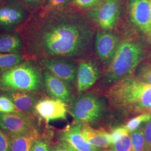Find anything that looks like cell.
Listing matches in <instances>:
<instances>
[{
	"instance_id": "obj_15",
	"label": "cell",
	"mask_w": 151,
	"mask_h": 151,
	"mask_svg": "<svg viewBox=\"0 0 151 151\" xmlns=\"http://www.w3.org/2000/svg\"><path fill=\"white\" fill-rule=\"evenodd\" d=\"M119 45V39L111 32H99L96 36V53L100 59L104 62L111 60Z\"/></svg>"
},
{
	"instance_id": "obj_33",
	"label": "cell",
	"mask_w": 151,
	"mask_h": 151,
	"mask_svg": "<svg viewBox=\"0 0 151 151\" xmlns=\"http://www.w3.org/2000/svg\"><path fill=\"white\" fill-rule=\"evenodd\" d=\"M49 151H72L65 146L58 143L50 146Z\"/></svg>"
},
{
	"instance_id": "obj_22",
	"label": "cell",
	"mask_w": 151,
	"mask_h": 151,
	"mask_svg": "<svg viewBox=\"0 0 151 151\" xmlns=\"http://www.w3.org/2000/svg\"><path fill=\"white\" fill-rule=\"evenodd\" d=\"M109 151H133L130 133H127L112 143L109 147Z\"/></svg>"
},
{
	"instance_id": "obj_14",
	"label": "cell",
	"mask_w": 151,
	"mask_h": 151,
	"mask_svg": "<svg viewBox=\"0 0 151 151\" xmlns=\"http://www.w3.org/2000/svg\"><path fill=\"white\" fill-rule=\"evenodd\" d=\"M5 95L9 97L14 104L17 112L31 114L40 100L35 92L14 89H4Z\"/></svg>"
},
{
	"instance_id": "obj_26",
	"label": "cell",
	"mask_w": 151,
	"mask_h": 151,
	"mask_svg": "<svg viewBox=\"0 0 151 151\" xmlns=\"http://www.w3.org/2000/svg\"><path fill=\"white\" fill-rule=\"evenodd\" d=\"M69 0H44L43 5L44 11H49L62 9Z\"/></svg>"
},
{
	"instance_id": "obj_30",
	"label": "cell",
	"mask_w": 151,
	"mask_h": 151,
	"mask_svg": "<svg viewBox=\"0 0 151 151\" xmlns=\"http://www.w3.org/2000/svg\"><path fill=\"white\" fill-rule=\"evenodd\" d=\"M76 5L81 7H90L96 5L100 0H72Z\"/></svg>"
},
{
	"instance_id": "obj_25",
	"label": "cell",
	"mask_w": 151,
	"mask_h": 151,
	"mask_svg": "<svg viewBox=\"0 0 151 151\" xmlns=\"http://www.w3.org/2000/svg\"><path fill=\"white\" fill-rule=\"evenodd\" d=\"M17 112L14 104L6 95L0 96V113H9Z\"/></svg>"
},
{
	"instance_id": "obj_20",
	"label": "cell",
	"mask_w": 151,
	"mask_h": 151,
	"mask_svg": "<svg viewBox=\"0 0 151 151\" xmlns=\"http://www.w3.org/2000/svg\"><path fill=\"white\" fill-rule=\"evenodd\" d=\"M24 60L21 53H0V70H6L22 63Z\"/></svg>"
},
{
	"instance_id": "obj_36",
	"label": "cell",
	"mask_w": 151,
	"mask_h": 151,
	"mask_svg": "<svg viewBox=\"0 0 151 151\" xmlns=\"http://www.w3.org/2000/svg\"><path fill=\"white\" fill-rule=\"evenodd\" d=\"M150 151H151V150H150Z\"/></svg>"
},
{
	"instance_id": "obj_31",
	"label": "cell",
	"mask_w": 151,
	"mask_h": 151,
	"mask_svg": "<svg viewBox=\"0 0 151 151\" xmlns=\"http://www.w3.org/2000/svg\"><path fill=\"white\" fill-rule=\"evenodd\" d=\"M140 81L151 84V68H147L141 72L138 77Z\"/></svg>"
},
{
	"instance_id": "obj_11",
	"label": "cell",
	"mask_w": 151,
	"mask_h": 151,
	"mask_svg": "<svg viewBox=\"0 0 151 151\" xmlns=\"http://www.w3.org/2000/svg\"><path fill=\"white\" fill-rule=\"evenodd\" d=\"M151 0H130V19L135 27L151 41Z\"/></svg>"
},
{
	"instance_id": "obj_4",
	"label": "cell",
	"mask_w": 151,
	"mask_h": 151,
	"mask_svg": "<svg viewBox=\"0 0 151 151\" xmlns=\"http://www.w3.org/2000/svg\"><path fill=\"white\" fill-rule=\"evenodd\" d=\"M143 56V50L139 43L127 41L119 44L106 71L105 80L114 83L130 76Z\"/></svg>"
},
{
	"instance_id": "obj_35",
	"label": "cell",
	"mask_w": 151,
	"mask_h": 151,
	"mask_svg": "<svg viewBox=\"0 0 151 151\" xmlns=\"http://www.w3.org/2000/svg\"></svg>"
},
{
	"instance_id": "obj_3",
	"label": "cell",
	"mask_w": 151,
	"mask_h": 151,
	"mask_svg": "<svg viewBox=\"0 0 151 151\" xmlns=\"http://www.w3.org/2000/svg\"><path fill=\"white\" fill-rule=\"evenodd\" d=\"M0 86L4 89L40 91L44 86L43 77L38 65L32 60H27L1 71Z\"/></svg>"
},
{
	"instance_id": "obj_2",
	"label": "cell",
	"mask_w": 151,
	"mask_h": 151,
	"mask_svg": "<svg viewBox=\"0 0 151 151\" xmlns=\"http://www.w3.org/2000/svg\"><path fill=\"white\" fill-rule=\"evenodd\" d=\"M106 95L110 106L124 117L151 113V84L137 77L129 76L115 82Z\"/></svg>"
},
{
	"instance_id": "obj_23",
	"label": "cell",
	"mask_w": 151,
	"mask_h": 151,
	"mask_svg": "<svg viewBox=\"0 0 151 151\" xmlns=\"http://www.w3.org/2000/svg\"><path fill=\"white\" fill-rule=\"evenodd\" d=\"M151 113H145L139 114L138 115L130 119L124 125L126 129L130 133L140 128L142 124H145L151 119Z\"/></svg>"
},
{
	"instance_id": "obj_32",
	"label": "cell",
	"mask_w": 151,
	"mask_h": 151,
	"mask_svg": "<svg viewBox=\"0 0 151 151\" xmlns=\"http://www.w3.org/2000/svg\"><path fill=\"white\" fill-rule=\"evenodd\" d=\"M22 1L27 9L30 11H32L43 4L44 0H22Z\"/></svg>"
},
{
	"instance_id": "obj_17",
	"label": "cell",
	"mask_w": 151,
	"mask_h": 151,
	"mask_svg": "<svg viewBox=\"0 0 151 151\" xmlns=\"http://www.w3.org/2000/svg\"><path fill=\"white\" fill-rule=\"evenodd\" d=\"M81 134L87 142L93 147L107 149L110 145V134L103 129H94L89 124H82Z\"/></svg>"
},
{
	"instance_id": "obj_10",
	"label": "cell",
	"mask_w": 151,
	"mask_h": 151,
	"mask_svg": "<svg viewBox=\"0 0 151 151\" xmlns=\"http://www.w3.org/2000/svg\"><path fill=\"white\" fill-rule=\"evenodd\" d=\"M82 124L73 122L67 125L58 133L59 143L72 151H102L89 144L81 134Z\"/></svg>"
},
{
	"instance_id": "obj_5",
	"label": "cell",
	"mask_w": 151,
	"mask_h": 151,
	"mask_svg": "<svg viewBox=\"0 0 151 151\" xmlns=\"http://www.w3.org/2000/svg\"><path fill=\"white\" fill-rule=\"evenodd\" d=\"M105 111V106L103 100L90 93L77 98L69 110L73 122L82 124L96 123L103 117Z\"/></svg>"
},
{
	"instance_id": "obj_21",
	"label": "cell",
	"mask_w": 151,
	"mask_h": 151,
	"mask_svg": "<svg viewBox=\"0 0 151 151\" xmlns=\"http://www.w3.org/2000/svg\"><path fill=\"white\" fill-rule=\"evenodd\" d=\"M132 151H147L143 127H140L130 133Z\"/></svg>"
},
{
	"instance_id": "obj_16",
	"label": "cell",
	"mask_w": 151,
	"mask_h": 151,
	"mask_svg": "<svg viewBox=\"0 0 151 151\" xmlns=\"http://www.w3.org/2000/svg\"><path fill=\"white\" fill-rule=\"evenodd\" d=\"M99 77V72L95 65L88 62L80 63L76 75L78 91H85L90 88L96 82Z\"/></svg>"
},
{
	"instance_id": "obj_9",
	"label": "cell",
	"mask_w": 151,
	"mask_h": 151,
	"mask_svg": "<svg viewBox=\"0 0 151 151\" xmlns=\"http://www.w3.org/2000/svg\"><path fill=\"white\" fill-rule=\"evenodd\" d=\"M0 127L9 137L19 135L35 128L30 114L14 112L0 113Z\"/></svg>"
},
{
	"instance_id": "obj_24",
	"label": "cell",
	"mask_w": 151,
	"mask_h": 151,
	"mask_svg": "<svg viewBox=\"0 0 151 151\" xmlns=\"http://www.w3.org/2000/svg\"><path fill=\"white\" fill-rule=\"evenodd\" d=\"M50 146V137L44 134L34 141L30 151H49Z\"/></svg>"
},
{
	"instance_id": "obj_18",
	"label": "cell",
	"mask_w": 151,
	"mask_h": 151,
	"mask_svg": "<svg viewBox=\"0 0 151 151\" xmlns=\"http://www.w3.org/2000/svg\"><path fill=\"white\" fill-rule=\"evenodd\" d=\"M25 48L20 35L16 32L0 34V53H19Z\"/></svg>"
},
{
	"instance_id": "obj_13",
	"label": "cell",
	"mask_w": 151,
	"mask_h": 151,
	"mask_svg": "<svg viewBox=\"0 0 151 151\" xmlns=\"http://www.w3.org/2000/svg\"><path fill=\"white\" fill-rule=\"evenodd\" d=\"M44 86L51 97L59 99L67 104L72 103L73 97L67 83L45 70L43 75Z\"/></svg>"
},
{
	"instance_id": "obj_28",
	"label": "cell",
	"mask_w": 151,
	"mask_h": 151,
	"mask_svg": "<svg viewBox=\"0 0 151 151\" xmlns=\"http://www.w3.org/2000/svg\"><path fill=\"white\" fill-rule=\"evenodd\" d=\"M127 133H129V132L126 129L124 125L118 127L115 129H113L109 133L111 144Z\"/></svg>"
},
{
	"instance_id": "obj_1",
	"label": "cell",
	"mask_w": 151,
	"mask_h": 151,
	"mask_svg": "<svg viewBox=\"0 0 151 151\" xmlns=\"http://www.w3.org/2000/svg\"><path fill=\"white\" fill-rule=\"evenodd\" d=\"M91 25L63 8L44 11L32 19L24 34V47L30 55L44 57H81L90 49Z\"/></svg>"
},
{
	"instance_id": "obj_29",
	"label": "cell",
	"mask_w": 151,
	"mask_h": 151,
	"mask_svg": "<svg viewBox=\"0 0 151 151\" xmlns=\"http://www.w3.org/2000/svg\"><path fill=\"white\" fill-rule=\"evenodd\" d=\"M143 129L146 139L147 151H150L151 149V118L145 123V125L143 127Z\"/></svg>"
},
{
	"instance_id": "obj_6",
	"label": "cell",
	"mask_w": 151,
	"mask_h": 151,
	"mask_svg": "<svg viewBox=\"0 0 151 151\" xmlns=\"http://www.w3.org/2000/svg\"><path fill=\"white\" fill-rule=\"evenodd\" d=\"M30 10L22 1L3 0L0 2V30L12 32L25 22Z\"/></svg>"
},
{
	"instance_id": "obj_7",
	"label": "cell",
	"mask_w": 151,
	"mask_h": 151,
	"mask_svg": "<svg viewBox=\"0 0 151 151\" xmlns=\"http://www.w3.org/2000/svg\"><path fill=\"white\" fill-rule=\"evenodd\" d=\"M38 62L45 70L66 83H74L77 70L75 64L68 58L44 57L40 58Z\"/></svg>"
},
{
	"instance_id": "obj_34",
	"label": "cell",
	"mask_w": 151,
	"mask_h": 151,
	"mask_svg": "<svg viewBox=\"0 0 151 151\" xmlns=\"http://www.w3.org/2000/svg\"><path fill=\"white\" fill-rule=\"evenodd\" d=\"M109 151V150H106V149H104V150H103V151Z\"/></svg>"
},
{
	"instance_id": "obj_8",
	"label": "cell",
	"mask_w": 151,
	"mask_h": 151,
	"mask_svg": "<svg viewBox=\"0 0 151 151\" xmlns=\"http://www.w3.org/2000/svg\"><path fill=\"white\" fill-rule=\"evenodd\" d=\"M120 11L118 0H104L91 12L90 15L99 27L108 30L116 25Z\"/></svg>"
},
{
	"instance_id": "obj_19",
	"label": "cell",
	"mask_w": 151,
	"mask_h": 151,
	"mask_svg": "<svg viewBox=\"0 0 151 151\" xmlns=\"http://www.w3.org/2000/svg\"><path fill=\"white\" fill-rule=\"evenodd\" d=\"M40 136L35 128L19 135L10 137L11 141V151H30L33 143Z\"/></svg>"
},
{
	"instance_id": "obj_27",
	"label": "cell",
	"mask_w": 151,
	"mask_h": 151,
	"mask_svg": "<svg viewBox=\"0 0 151 151\" xmlns=\"http://www.w3.org/2000/svg\"><path fill=\"white\" fill-rule=\"evenodd\" d=\"M0 151H11V138L0 127Z\"/></svg>"
},
{
	"instance_id": "obj_12",
	"label": "cell",
	"mask_w": 151,
	"mask_h": 151,
	"mask_svg": "<svg viewBox=\"0 0 151 151\" xmlns=\"http://www.w3.org/2000/svg\"><path fill=\"white\" fill-rule=\"evenodd\" d=\"M67 111V104L54 98L40 99L34 108V111L47 123L55 120H65Z\"/></svg>"
}]
</instances>
